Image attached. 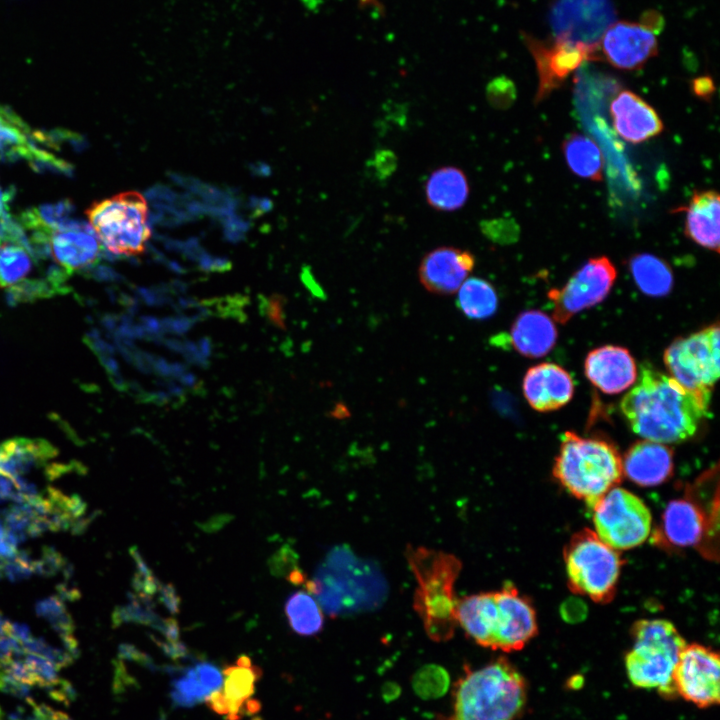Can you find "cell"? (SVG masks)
Here are the masks:
<instances>
[{
    "instance_id": "cell-1",
    "label": "cell",
    "mask_w": 720,
    "mask_h": 720,
    "mask_svg": "<svg viewBox=\"0 0 720 720\" xmlns=\"http://www.w3.org/2000/svg\"><path fill=\"white\" fill-rule=\"evenodd\" d=\"M709 404L644 363L634 386L621 400L620 410L635 434L668 445L692 438L707 417Z\"/></svg>"
},
{
    "instance_id": "cell-2",
    "label": "cell",
    "mask_w": 720,
    "mask_h": 720,
    "mask_svg": "<svg viewBox=\"0 0 720 720\" xmlns=\"http://www.w3.org/2000/svg\"><path fill=\"white\" fill-rule=\"evenodd\" d=\"M527 685L506 658L465 673L454 686L451 713L444 720H516L524 710Z\"/></svg>"
},
{
    "instance_id": "cell-3",
    "label": "cell",
    "mask_w": 720,
    "mask_h": 720,
    "mask_svg": "<svg viewBox=\"0 0 720 720\" xmlns=\"http://www.w3.org/2000/svg\"><path fill=\"white\" fill-rule=\"evenodd\" d=\"M406 558L417 582L413 608L426 634L436 642L450 640L458 625L454 586L461 561L451 553L411 545L407 546Z\"/></svg>"
},
{
    "instance_id": "cell-4",
    "label": "cell",
    "mask_w": 720,
    "mask_h": 720,
    "mask_svg": "<svg viewBox=\"0 0 720 720\" xmlns=\"http://www.w3.org/2000/svg\"><path fill=\"white\" fill-rule=\"evenodd\" d=\"M553 476L591 509L622 480V457L609 441L566 431L555 458Z\"/></svg>"
},
{
    "instance_id": "cell-5",
    "label": "cell",
    "mask_w": 720,
    "mask_h": 720,
    "mask_svg": "<svg viewBox=\"0 0 720 720\" xmlns=\"http://www.w3.org/2000/svg\"><path fill=\"white\" fill-rule=\"evenodd\" d=\"M631 637L633 646L625 656L630 682L664 697L677 696L674 670L686 642L676 627L663 619H642L633 624Z\"/></svg>"
},
{
    "instance_id": "cell-6",
    "label": "cell",
    "mask_w": 720,
    "mask_h": 720,
    "mask_svg": "<svg viewBox=\"0 0 720 720\" xmlns=\"http://www.w3.org/2000/svg\"><path fill=\"white\" fill-rule=\"evenodd\" d=\"M563 554L568 586L574 593L601 604L614 598L623 565L618 550L584 528L571 537Z\"/></svg>"
},
{
    "instance_id": "cell-7",
    "label": "cell",
    "mask_w": 720,
    "mask_h": 720,
    "mask_svg": "<svg viewBox=\"0 0 720 720\" xmlns=\"http://www.w3.org/2000/svg\"><path fill=\"white\" fill-rule=\"evenodd\" d=\"M101 246L120 256H139L151 232L148 206L138 192L128 191L92 203L85 211Z\"/></svg>"
},
{
    "instance_id": "cell-8",
    "label": "cell",
    "mask_w": 720,
    "mask_h": 720,
    "mask_svg": "<svg viewBox=\"0 0 720 720\" xmlns=\"http://www.w3.org/2000/svg\"><path fill=\"white\" fill-rule=\"evenodd\" d=\"M719 324L674 340L664 352L669 376L710 402L719 377Z\"/></svg>"
},
{
    "instance_id": "cell-9",
    "label": "cell",
    "mask_w": 720,
    "mask_h": 720,
    "mask_svg": "<svg viewBox=\"0 0 720 720\" xmlns=\"http://www.w3.org/2000/svg\"><path fill=\"white\" fill-rule=\"evenodd\" d=\"M597 536L616 550L641 545L651 531L652 516L634 493L620 487L607 491L591 508Z\"/></svg>"
},
{
    "instance_id": "cell-10",
    "label": "cell",
    "mask_w": 720,
    "mask_h": 720,
    "mask_svg": "<svg viewBox=\"0 0 720 720\" xmlns=\"http://www.w3.org/2000/svg\"><path fill=\"white\" fill-rule=\"evenodd\" d=\"M616 16L611 0H555L548 21L556 39L581 44L598 53L600 40Z\"/></svg>"
},
{
    "instance_id": "cell-11",
    "label": "cell",
    "mask_w": 720,
    "mask_h": 720,
    "mask_svg": "<svg viewBox=\"0 0 720 720\" xmlns=\"http://www.w3.org/2000/svg\"><path fill=\"white\" fill-rule=\"evenodd\" d=\"M616 276L609 258L589 259L563 287L548 292L554 319L564 324L575 314L600 303L610 292Z\"/></svg>"
},
{
    "instance_id": "cell-12",
    "label": "cell",
    "mask_w": 720,
    "mask_h": 720,
    "mask_svg": "<svg viewBox=\"0 0 720 720\" xmlns=\"http://www.w3.org/2000/svg\"><path fill=\"white\" fill-rule=\"evenodd\" d=\"M720 661L717 652L704 645H685L674 670L677 695L699 708L719 704Z\"/></svg>"
},
{
    "instance_id": "cell-13",
    "label": "cell",
    "mask_w": 720,
    "mask_h": 720,
    "mask_svg": "<svg viewBox=\"0 0 720 720\" xmlns=\"http://www.w3.org/2000/svg\"><path fill=\"white\" fill-rule=\"evenodd\" d=\"M538 72V101L559 88L568 76L587 61L599 60V54L581 44L565 40H541L523 33Z\"/></svg>"
},
{
    "instance_id": "cell-14",
    "label": "cell",
    "mask_w": 720,
    "mask_h": 720,
    "mask_svg": "<svg viewBox=\"0 0 720 720\" xmlns=\"http://www.w3.org/2000/svg\"><path fill=\"white\" fill-rule=\"evenodd\" d=\"M222 677L220 688L205 701L212 711L226 720H240L245 715L258 712L260 703L253 696L262 670L250 657H238L234 664L224 668Z\"/></svg>"
},
{
    "instance_id": "cell-15",
    "label": "cell",
    "mask_w": 720,
    "mask_h": 720,
    "mask_svg": "<svg viewBox=\"0 0 720 720\" xmlns=\"http://www.w3.org/2000/svg\"><path fill=\"white\" fill-rule=\"evenodd\" d=\"M495 596L498 613L494 650L518 651L537 634L535 610L531 602L511 583L495 591Z\"/></svg>"
},
{
    "instance_id": "cell-16",
    "label": "cell",
    "mask_w": 720,
    "mask_h": 720,
    "mask_svg": "<svg viewBox=\"0 0 720 720\" xmlns=\"http://www.w3.org/2000/svg\"><path fill=\"white\" fill-rule=\"evenodd\" d=\"M600 42L602 55L608 63L621 70L639 69L658 53L655 35L639 23L614 22Z\"/></svg>"
},
{
    "instance_id": "cell-17",
    "label": "cell",
    "mask_w": 720,
    "mask_h": 720,
    "mask_svg": "<svg viewBox=\"0 0 720 720\" xmlns=\"http://www.w3.org/2000/svg\"><path fill=\"white\" fill-rule=\"evenodd\" d=\"M47 245L55 262L68 274L95 264L101 244L87 222L69 219L48 235Z\"/></svg>"
},
{
    "instance_id": "cell-18",
    "label": "cell",
    "mask_w": 720,
    "mask_h": 720,
    "mask_svg": "<svg viewBox=\"0 0 720 720\" xmlns=\"http://www.w3.org/2000/svg\"><path fill=\"white\" fill-rule=\"evenodd\" d=\"M475 266L474 255L464 249L441 246L426 253L418 267L423 287L437 295L458 291Z\"/></svg>"
},
{
    "instance_id": "cell-19",
    "label": "cell",
    "mask_w": 720,
    "mask_h": 720,
    "mask_svg": "<svg viewBox=\"0 0 720 720\" xmlns=\"http://www.w3.org/2000/svg\"><path fill=\"white\" fill-rule=\"evenodd\" d=\"M609 111L616 133L632 144L653 138L664 129L656 110L629 90H623L613 98Z\"/></svg>"
},
{
    "instance_id": "cell-20",
    "label": "cell",
    "mask_w": 720,
    "mask_h": 720,
    "mask_svg": "<svg viewBox=\"0 0 720 720\" xmlns=\"http://www.w3.org/2000/svg\"><path fill=\"white\" fill-rule=\"evenodd\" d=\"M586 377L606 394L620 393L637 378L636 363L626 348L614 345L598 347L587 355L584 363Z\"/></svg>"
},
{
    "instance_id": "cell-21",
    "label": "cell",
    "mask_w": 720,
    "mask_h": 720,
    "mask_svg": "<svg viewBox=\"0 0 720 720\" xmlns=\"http://www.w3.org/2000/svg\"><path fill=\"white\" fill-rule=\"evenodd\" d=\"M522 388L529 405L539 412L559 409L566 405L574 394V383L570 374L554 363H540L529 368Z\"/></svg>"
},
{
    "instance_id": "cell-22",
    "label": "cell",
    "mask_w": 720,
    "mask_h": 720,
    "mask_svg": "<svg viewBox=\"0 0 720 720\" xmlns=\"http://www.w3.org/2000/svg\"><path fill=\"white\" fill-rule=\"evenodd\" d=\"M673 450L651 440L633 443L622 458V470L630 481L642 487H653L668 480L673 473Z\"/></svg>"
},
{
    "instance_id": "cell-23",
    "label": "cell",
    "mask_w": 720,
    "mask_h": 720,
    "mask_svg": "<svg viewBox=\"0 0 720 720\" xmlns=\"http://www.w3.org/2000/svg\"><path fill=\"white\" fill-rule=\"evenodd\" d=\"M708 521L694 501L688 498L672 500L662 516V538L676 547L697 545L709 529Z\"/></svg>"
},
{
    "instance_id": "cell-24",
    "label": "cell",
    "mask_w": 720,
    "mask_h": 720,
    "mask_svg": "<svg viewBox=\"0 0 720 720\" xmlns=\"http://www.w3.org/2000/svg\"><path fill=\"white\" fill-rule=\"evenodd\" d=\"M685 210V234L699 246L719 252L720 197L714 190L693 194Z\"/></svg>"
},
{
    "instance_id": "cell-25",
    "label": "cell",
    "mask_w": 720,
    "mask_h": 720,
    "mask_svg": "<svg viewBox=\"0 0 720 720\" xmlns=\"http://www.w3.org/2000/svg\"><path fill=\"white\" fill-rule=\"evenodd\" d=\"M497 601L495 591L467 595L457 600L458 625L478 645L494 649Z\"/></svg>"
},
{
    "instance_id": "cell-26",
    "label": "cell",
    "mask_w": 720,
    "mask_h": 720,
    "mask_svg": "<svg viewBox=\"0 0 720 720\" xmlns=\"http://www.w3.org/2000/svg\"><path fill=\"white\" fill-rule=\"evenodd\" d=\"M511 343L520 354L537 358L549 353L557 339V330L552 319L538 310H529L518 315L511 327Z\"/></svg>"
},
{
    "instance_id": "cell-27",
    "label": "cell",
    "mask_w": 720,
    "mask_h": 720,
    "mask_svg": "<svg viewBox=\"0 0 720 720\" xmlns=\"http://www.w3.org/2000/svg\"><path fill=\"white\" fill-rule=\"evenodd\" d=\"M470 193L466 174L455 166L435 169L425 183V198L437 211L453 212L461 209Z\"/></svg>"
},
{
    "instance_id": "cell-28",
    "label": "cell",
    "mask_w": 720,
    "mask_h": 720,
    "mask_svg": "<svg viewBox=\"0 0 720 720\" xmlns=\"http://www.w3.org/2000/svg\"><path fill=\"white\" fill-rule=\"evenodd\" d=\"M56 455V448L46 440L13 438L0 444V469L22 476Z\"/></svg>"
},
{
    "instance_id": "cell-29",
    "label": "cell",
    "mask_w": 720,
    "mask_h": 720,
    "mask_svg": "<svg viewBox=\"0 0 720 720\" xmlns=\"http://www.w3.org/2000/svg\"><path fill=\"white\" fill-rule=\"evenodd\" d=\"M222 673L210 663H198L187 669L172 684L171 696L180 706L189 707L206 701L222 684Z\"/></svg>"
},
{
    "instance_id": "cell-30",
    "label": "cell",
    "mask_w": 720,
    "mask_h": 720,
    "mask_svg": "<svg viewBox=\"0 0 720 720\" xmlns=\"http://www.w3.org/2000/svg\"><path fill=\"white\" fill-rule=\"evenodd\" d=\"M562 151L569 169L575 175L592 181L602 180L603 155L590 137L572 133L563 141Z\"/></svg>"
},
{
    "instance_id": "cell-31",
    "label": "cell",
    "mask_w": 720,
    "mask_h": 720,
    "mask_svg": "<svg viewBox=\"0 0 720 720\" xmlns=\"http://www.w3.org/2000/svg\"><path fill=\"white\" fill-rule=\"evenodd\" d=\"M629 268L635 283L644 294L659 297L671 291L672 270L659 257L649 253L636 254L630 259Z\"/></svg>"
},
{
    "instance_id": "cell-32",
    "label": "cell",
    "mask_w": 720,
    "mask_h": 720,
    "mask_svg": "<svg viewBox=\"0 0 720 720\" xmlns=\"http://www.w3.org/2000/svg\"><path fill=\"white\" fill-rule=\"evenodd\" d=\"M456 304L469 319L484 320L495 314L498 297L490 282L472 277L467 278L458 289Z\"/></svg>"
},
{
    "instance_id": "cell-33",
    "label": "cell",
    "mask_w": 720,
    "mask_h": 720,
    "mask_svg": "<svg viewBox=\"0 0 720 720\" xmlns=\"http://www.w3.org/2000/svg\"><path fill=\"white\" fill-rule=\"evenodd\" d=\"M285 613L291 629L302 636L319 633L324 625L320 604L306 591L292 593L285 602Z\"/></svg>"
},
{
    "instance_id": "cell-34",
    "label": "cell",
    "mask_w": 720,
    "mask_h": 720,
    "mask_svg": "<svg viewBox=\"0 0 720 720\" xmlns=\"http://www.w3.org/2000/svg\"><path fill=\"white\" fill-rule=\"evenodd\" d=\"M30 251L21 243L8 240L0 245V288L20 283L32 269Z\"/></svg>"
},
{
    "instance_id": "cell-35",
    "label": "cell",
    "mask_w": 720,
    "mask_h": 720,
    "mask_svg": "<svg viewBox=\"0 0 720 720\" xmlns=\"http://www.w3.org/2000/svg\"><path fill=\"white\" fill-rule=\"evenodd\" d=\"M36 613L46 619L60 636L72 634V617L59 597L51 596L39 601L36 604Z\"/></svg>"
},
{
    "instance_id": "cell-36",
    "label": "cell",
    "mask_w": 720,
    "mask_h": 720,
    "mask_svg": "<svg viewBox=\"0 0 720 720\" xmlns=\"http://www.w3.org/2000/svg\"><path fill=\"white\" fill-rule=\"evenodd\" d=\"M448 676L442 668L430 665L420 670L414 680L416 691L425 697L442 694L447 687Z\"/></svg>"
},
{
    "instance_id": "cell-37",
    "label": "cell",
    "mask_w": 720,
    "mask_h": 720,
    "mask_svg": "<svg viewBox=\"0 0 720 720\" xmlns=\"http://www.w3.org/2000/svg\"><path fill=\"white\" fill-rule=\"evenodd\" d=\"M10 288L8 291L9 304L33 301L37 298L51 296L59 291L48 279L46 281H23Z\"/></svg>"
},
{
    "instance_id": "cell-38",
    "label": "cell",
    "mask_w": 720,
    "mask_h": 720,
    "mask_svg": "<svg viewBox=\"0 0 720 720\" xmlns=\"http://www.w3.org/2000/svg\"><path fill=\"white\" fill-rule=\"evenodd\" d=\"M486 97L490 105L495 108L508 107L515 98V86L506 76H498L491 80L486 87Z\"/></svg>"
},
{
    "instance_id": "cell-39",
    "label": "cell",
    "mask_w": 720,
    "mask_h": 720,
    "mask_svg": "<svg viewBox=\"0 0 720 720\" xmlns=\"http://www.w3.org/2000/svg\"><path fill=\"white\" fill-rule=\"evenodd\" d=\"M397 164L398 159L393 151L380 149L368 161V168H370L376 179L386 180L395 172Z\"/></svg>"
},
{
    "instance_id": "cell-40",
    "label": "cell",
    "mask_w": 720,
    "mask_h": 720,
    "mask_svg": "<svg viewBox=\"0 0 720 720\" xmlns=\"http://www.w3.org/2000/svg\"><path fill=\"white\" fill-rule=\"evenodd\" d=\"M33 573L43 576H53L65 570L67 564L62 555L51 547H44L41 558L33 560Z\"/></svg>"
},
{
    "instance_id": "cell-41",
    "label": "cell",
    "mask_w": 720,
    "mask_h": 720,
    "mask_svg": "<svg viewBox=\"0 0 720 720\" xmlns=\"http://www.w3.org/2000/svg\"><path fill=\"white\" fill-rule=\"evenodd\" d=\"M510 226L505 220H486L480 223L482 233L489 239L496 242H508L512 239L513 234L508 230Z\"/></svg>"
},
{
    "instance_id": "cell-42",
    "label": "cell",
    "mask_w": 720,
    "mask_h": 720,
    "mask_svg": "<svg viewBox=\"0 0 720 720\" xmlns=\"http://www.w3.org/2000/svg\"><path fill=\"white\" fill-rule=\"evenodd\" d=\"M639 24L651 33H660L664 27V18L656 10H646L640 17Z\"/></svg>"
},
{
    "instance_id": "cell-43",
    "label": "cell",
    "mask_w": 720,
    "mask_h": 720,
    "mask_svg": "<svg viewBox=\"0 0 720 720\" xmlns=\"http://www.w3.org/2000/svg\"><path fill=\"white\" fill-rule=\"evenodd\" d=\"M691 89L698 98L708 100L713 95L715 86L711 77L701 76L692 81Z\"/></svg>"
},
{
    "instance_id": "cell-44",
    "label": "cell",
    "mask_w": 720,
    "mask_h": 720,
    "mask_svg": "<svg viewBox=\"0 0 720 720\" xmlns=\"http://www.w3.org/2000/svg\"><path fill=\"white\" fill-rule=\"evenodd\" d=\"M57 591L59 594V598L61 600H75L80 597V593L77 589L68 587L64 584L57 586Z\"/></svg>"
}]
</instances>
